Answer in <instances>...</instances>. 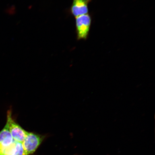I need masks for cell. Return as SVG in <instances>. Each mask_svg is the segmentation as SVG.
Segmentation results:
<instances>
[{
    "instance_id": "4",
    "label": "cell",
    "mask_w": 155,
    "mask_h": 155,
    "mask_svg": "<svg viewBox=\"0 0 155 155\" xmlns=\"http://www.w3.org/2000/svg\"><path fill=\"white\" fill-rule=\"evenodd\" d=\"M91 0H73L71 8V14L75 17L88 14L89 3Z\"/></svg>"
},
{
    "instance_id": "5",
    "label": "cell",
    "mask_w": 155,
    "mask_h": 155,
    "mask_svg": "<svg viewBox=\"0 0 155 155\" xmlns=\"http://www.w3.org/2000/svg\"><path fill=\"white\" fill-rule=\"evenodd\" d=\"M8 126L7 124L3 129L0 131V145L3 146H7L12 144L14 142Z\"/></svg>"
},
{
    "instance_id": "3",
    "label": "cell",
    "mask_w": 155,
    "mask_h": 155,
    "mask_svg": "<svg viewBox=\"0 0 155 155\" xmlns=\"http://www.w3.org/2000/svg\"><path fill=\"white\" fill-rule=\"evenodd\" d=\"M77 39L86 40L90 32L92 19L88 14L75 17Z\"/></svg>"
},
{
    "instance_id": "1",
    "label": "cell",
    "mask_w": 155,
    "mask_h": 155,
    "mask_svg": "<svg viewBox=\"0 0 155 155\" xmlns=\"http://www.w3.org/2000/svg\"><path fill=\"white\" fill-rule=\"evenodd\" d=\"M44 138L43 135L28 131L22 143L25 155H31L34 153L41 144Z\"/></svg>"
},
{
    "instance_id": "2",
    "label": "cell",
    "mask_w": 155,
    "mask_h": 155,
    "mask_svg": "<svg viewBox=\"0 0 155 155\" xmlns=\"http://www.w3.org/2000/svg\"><path fill=\"white\" fill-rule=\"evenodd\" d=\"M6 124L13 139L19 143H22L28 133L15 121L12 116L11 110L7 112Z\"/></svg>"
}]
</instances>
